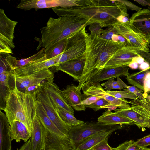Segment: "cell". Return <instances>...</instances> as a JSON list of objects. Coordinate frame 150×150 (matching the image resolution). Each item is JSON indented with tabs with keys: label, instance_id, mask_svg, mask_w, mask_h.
Listing matches in <instances>:
<instances>
[{
	"label": "cell",
	"instance_id": "obj_1",
	"mask_svg": "<svg viewBox=\"0 0 150 150\" xmlns=\"http://www.w3.org/2000/svg\"><path fill=\"white\" fill-rule=\"evenodd\" d=\"M59 17L75 16L88 20L87 26L94 23L108 27L117 21L118 18L127 13V8L117 0H91L88 5L70 8H51Z\"/></svg>",
	"mask_w": 150,
	"mask_h": 150
},
{
	"label": "cell",
	"instance_id": "obj_2",
	"mask_svg": "<svg viewBox=\"0 0 150 150\" xmlns=\"http://www.w3.org/2000/svg\"><path fill=\"white\" fill-rule=\"evenodd\" d=\"M85 64L81 77L77 86L81 91L84 83L96 69L104 68L106 63L113 55L125 46L122 43L107 40L100 36L87 33Z\"/></svg>",
	"mask_w": 150,
	"mask_h": 150
},
{
	"label": "cell",
	"instance_id": "obj_3",
	"mask_svg": "<svg viewBox=\"0 0 150 150\" xmlns=\"http://www.w3.org/2000/svg\"><path fill=\"white\" fill-rule=\"evenodd\" d=\"M14 86L8 89L4 98L5 112L10 126L15 121L24 124L32 134L33 112L37 102V93L23 92L18 88L14 81Z\"/></svg>",
	"mask_w": 150,
	"mask_h": 150
},
{
	"label": "cell",
	"instance_id": "obj_4",
	"mask_svg": "<svg viewBox=\"0 0 150 150\" xmlns=\"http://www.w3.org/2000/svg\"><path fill=\"white\" fill-rule=\"evenodd\" d=\"M88 20L75 16H65L57 18L50 17L46 26L41 28V38L38 50L41 47L47 50L59 41L87 26Z\"/></svg>",
	"mask_w": 150,
	"mask_h": 150
},
{
	"label": "cell",
	"instance_id": "obj_5",
	"mask_svg": "<svg viewBox=\"0 0 150 150\" xmlns=\"http://www.w3.org/2000/svg\"><path fill=\"white\" fill-rule=\"evenodd\" d=\"M121 125H107L98 122H86L72 127L68 137L75 150L83 141L95 134L105 131L120 129Z\"/></svg>",
	"mask_w": 150,
	"mask_h": 150
},
{
	"label": "cell",
	"instance_id": "obj_6",
	"mask_svg": "<svg viewBox=\"0 0 150 150\" xmlns=\"http://www.w3.org/2000/svg\"><path fill=\"white\" fill-rule=\"evenodd\" d=\"M85 27L74 33L66 39L64 48L62 53L58 56L56 66L85 56L87 33Z\"/></svg>",
	"mask_w": 150,
	"mask_h": 150
},
{
	"label": "cell",
	"instance_id": "obj_7",
	"mask_svg": "<svg viewBox=\"0 0 150 150\" xmlns=\"http://www.w3.org/2000/svg\"><path fill=\"white\" fill-rule=\"evenodd\" d=\"M36 100L40 103L48 117L58 129L68 137L72 127L65 122L61 118L54 102L41 83L36 94Z\"/></svg>",
	"mask_w": 150,
	"mask_h": 150
},
{
	"label": "cell",
	"instance_id": "obj_8",
	"mask_svg": "<svg viewBox=\"0 0 150 150\" xmlns=\"http://www.w3.org/2000/svg\"><path fill=\"white\" fill-rule=\"evenodd\" d=\"M18 22L8 18L4 10L0 9V50L8 52L15 47L13 42L14 29Z\"/></svg>",
	"mask_w": 150,
	"mask_h": 150
},
{
	"label": "cell",
	"instance_id": "obj_9",
	"mask_svg": "<svg viewBox=\"0 0 150 150\" xmlns=\"http://www.w3.org/2000/svg\"><path fill=\"white\" fill-rule=\"evenodd\" d=\"M81 89L83 93L86 96H93L103 98L111 105L120 109L131 108L127 100L125 99L117 98L111 95L103 88L99 83H93L88 80L83 84Z\"/></svg>",
	"mask_w": 150,
	"mask_h": 150
},
{
	"label": "cell",
	"instance_id": "obj_10",
	"mask_svg": "<svg viewBox=\"0 0 150 150\" xmlns=\"http://www.w3.org/2000/svg\"><path fill=\"white\" fill-rule=\"evenodd\" d=\"M129 25L135 32L150 44V10L143 9L133 14Z\"/></svg>",
	"mask_w": 150,
	"mask_h": 150
},
{
	"label": "cell",
	"instance_id": "obj_11",
	"mask_svg": "<svg viewBox=\"0 0 150 150\" xmlns=\"http://www.w3.org/2000/svg\"><path fill=\"white\" fill-rule=\"evenodd\" d=\"M139 48L127 44L118 50L106 63L104 68H114L127 65L133 59L140 55Z\"/></svg>",
	"mask_w": 150,
	"mask_h": 150
},
{
	"label": "cell",
	"instance_id": "obj_12",
	"mask_svg": "<svg viewBox=\"0 0 150 150\" xmlns=\"http://www.w3.org/2000/svg\"><path fill=\"white\" fill-rule=\"evenodd\" d=\"M112 25L116 29L119 34L126 40L128 44L139 48L142 51L150 52V44L132 29L129 23L117 21Z\"/></svg>",
	"mask_w": 150,
	"mask_h": 150
},
{
	"label": "cell",
	"instance_id": "obj_13",
	"mask_svg": "<svg viewBox=\"0 0 150 150\" xmlns=\"http://www.w3.org/2000/svg\"><path fill=\"white\" fill-rule=\"evenodd\" d=\"M58 56L48 59L44 56L28 64L11 71L12 76H27L42 70L56 66Z\"/></svg>",
	"mask_w": 150,
	"mask_h": 150
},
{
	"label": "cell",
	"instance_id": "obj_14",
	"mask_svg": "<svg viewBox=\"0 0 150 150\" xmlns=\"http://www.w3.org/2000/svg\"><path fill=\"white\" fill-rule=\"evenodd\" d=\"M47 132V130L36 115L35 106L33 112L32 132L30 139L31 150H45Z\"/></svg>",
	"mask_w": 150,
	"mask_h": 150
},
{
	"label": "cell",
	"instance_id": "obj_15",
	"mask_svg": "<svg viewBox=\"0 0 150 150\" xmlns=\"http://www.w3.org/2000/svg\"><path fill=\"white\" fill-rule=\"evenodd\" d=\"M129 69L127 65H124L114 68H104L99 70L96 69L88 80L93 83H99L103 80H108L122 76L126 77L129 74Z\"/></svg>",
	"mask_w": 150,
	"mask_h": 150
},
{
	"label": "cell",
	"instance_id": "obj_16",
	"mask_svg": "<svg viewBox=\"0 0 150 150\" xmlns=\"http://www.w3.org/2000/svg\"><path fill=\"white\" fill-rule=\"evenodd\" d=\"M61 93L67 103L77 111H85L86 107L82 103L86 99L74 84L67 85L65 88L60 90Z\"/></svg>",
	"mask_w": 150,
	"mask_h": 150
},
{
	"label": "cell",
	"instance_id": "obj_17",
	"mask_svg": "<svg viewBox=\"0 0 150 150\" xmlns=\"http://www.w3.org/2000/svg\"><path fill=\"white\" fill-rule=\"evenodd\" d=\"M54 76L52 71L47 68L25 76L10 77L25 89L30 86L40 84L44 81L53 79Z\"/></svg>",
	"mask_w": 150,
	"mask_h": 150
},
{
	"label": "cell",
	"instance_id": "obj_18",
	"mask_svg": "<svg viewBox=\"0 0 150 150\" xmlns=\"http://www.w3.org/2000/svg\"><path fill=\"white\" fill-rule=\"evenodd\" d=\"M85 56L81 57L59 64L54 67L56 70L61 71L79 82L83 74L85 64Z\"/></svg>",
	"mask_w": 150,
	"mask_h": 150
},
{
	"label": "cell",
	"instance_id": "obj_19",
	"mask_svg": "<svg viewBox=\"0 0 150 150\" xmlns=\"http://www.w3.org/2000/svg\"><path fill=\"white\" fill-rule=\"evenodd\" d=\"M66 7V0H21L17 8L24 10L45 8Z\"/></svg>",
	"mask_w": 150,
	"mask_h": 150
},
{
	"label": "cell",
	"instance_id": "obj_20",
	"mask_svg": "<svg viewBox=\"0 0 150 150\" xmlns=\"http://www.w3.org/2000/svg\"><path fill=\"white\" fill-rule=\"evenodd\" d=\"M53 81L52 79L44 81L41 84L55 104L74 115L73 109L66 102L61 93L60 90Z\"/></svg>",
	"mask_w": 150,
	"mask_h": 150
},
{
	"label": "cell",
	"instance_id": "obj_21",
	"mask_svg": "<svg viewBox=\"0 0 150 150\" xmlns=\"http://www.w3.org/2000/svg\"><path fill=\"white\" fill-rule=\"evenodd\" d=\"M74 149L69 137H61L47 131L46 150H69Z\"/></svg>",
	"mask_w": 150,
	"mask_h": 150
},
{
	"label": "cell",
	"instance_id": "obj_22",
	"mask_svg": "<svg viewBox=\"0 0 150 150\" xmlns=\"http://www.w3.org/2000/svg\"><path fill=\"white\" fill-rule=\"evenodd\" d=\"M10 125L5 114L0 112V150H12Z\"/></svg>",
	"mask_w": 150,
	"mask_h": 150
},
{
	"label": "cell",
	"instance_id": "obj_23",
	"mask_svg": "<svg viewBox=\"0 0 150 150\" xmlns=\"http://www.w3.org/2000/svg\"><path fill=\"white\" fill-rule=\"evenodd\" d=\"M35 109L36 114L39 120L47 131L61 137H68L58 129L48 117L40 103L37 100Z\"/></svg>",
	"mask_w": 150,
	"mask_h": 150
},
{
	"label": "cell",
	"instance_id": "obj_24",
	"mask_svg": "<svg viewBox=\"0 0 150 150\" xmlns=\"http://www.w3.org/2000/svg\"><path fill=\"white\" fill-rule=\"evenodd\" d=\"M10 133L11 141L15 140L17 142H19L21 140L27 142L32 135L26 126L18 121H14L10 126Z\"/></svg>",
	"mask_w": 150,
	"mask_h": 150
},
{
	"label": "cell",
	"instance_id": "obj_25",
	"mask_svg": "<svg viewBox=\"0 0 150 150\" xmlns=\"http://www.w3.org/2000/svg\"><path fill=\"white\" fill-rule=\"evenodd\" d=\"M97 121L107 125L129 124L133 123V121L129 118L119 115L116 112H112L108 109L98 118Z\"/></svg>",
	"mask_w": 150,
	"mask_h": 150
},
{
	"label": "cell",
	"instance_id": "obj_26",
	"mask_svg": "<svg viewBox=\"0 0 150 150\" xmlns=\"http://www.w3.org/2000/svg\"><path fill=\"white\" fill-rule=\"evenodd\" d=\"M115 131H105L95 134L82 142L76 150H91L100 142L109 137Z\"/></svg>",
	"mask_w": 150,
	"mask_h": 150
},
{
	"label": "cell",
	"instance_id": "obj_27",
	"mask_svg": "<svg viewBox=\"0 0 150 150\" xmlns=\"http://www.w3.org/2000/svg\"><path fill=\"white\" fill-rule=\"evenodd\" d=\"M117 114L132 120L133 123L139 128H144L143 118L139 114L131 108L128 109H116L115 110Z\"/></svg>",
	"mask_w": 150,
	"mask_h": 150
},
{
	"label": "cell",
	"instance_id": "obj_28",
	"mask_svg": "<svg viewBox=\"0 0 150 150\" xmlns=\"http://www.w3.org/2000/svg\"><path fill=\"white\" fill-rule=\"evenodd\" d=\"M17 58L10 54L0 53V74L4 72H11L14 70Z\"/></svg>",
	"mask_w": 150,
	"mask_h": 150
},
{
	"label": "cell",
	"instance_id": "obj_29",
	"mask_svg": "<svg viewBox=\"0 0 150 150\" xmlns=\"http://www.w3.org/2000/svg\"><path fill=\"white\" fill-rule=\"evenodd\" d=\"M150 69L129 74L126 77L128 84L144 91V81L145 75L149 71Z\"/></svg>",
	"mask_w": 150,
	"mask_h": 150
},
{
	"label": "cell",
	"instance_id": "obj_30",
	"mask_svg": "<svg viewBox=\"0 0 150 150\" xmlns=\"http://www.w3.org/2000/svg\"><path fill=\"white\" fill-rule=\"evenodd\" d=\"M54 103L60 117L66 123L73 127L84 122L83 121L77 119L74 116V115L69 113L54 102Z\"/></svg>",
	"mask_w": 150,
	"mask_h": 150
},
{
	"label": "cell",
	"instance_id": "obj_31",
	"mask_svg": "<svg viewBox=\"0 0 150 150\" xmlns=\"http://www.w3.org/2000/svg\"><path fill=\"white\" fill-rule=\"evenodd\" d=\"M66 44V39L56 43L49 48L45 50V54L49 59L61 54L63 52Z\"/></svg>",
	"mask_w": 150,
	"mask_h": 150
},
{
	"label": "cell",
	"instance_id": "obj_32",
	"mask_svg": "<svg viewBox=\"0 0 150 150\" xmlns=\"http://www.w3.org/2000/svg\"><path fill=\"white\" fill-rule=\"evenodd\" d=\"M45 49L43 48L37 53L29 57L21 59L19 60H17L15 64L14 70L25 66L43 57L45 55Z\"/></svg>",
	"mask_w": 150,
	"mask_h": 150
},
{
	"label": "cell",
	"instance_id": "obj_33",
	"mask_svg": "<svg viewBox=\"0 0 150 150\" xmlns=\"http://www.w3.org/2000/svg\"><path fill=\"white\" fill-rule=\"evenodd\" d=\"M117 78L116 81L114 79H111L103 83L101 85L105 87L104 90L108 91H110L113 89L121 90L124 88L127 89L128 86L124 83L119 77Z\"/></svg>",
	"mask_w": 150,
	"mask_h": 150
},
{
	"label": "cell",
	"instance_id": "obj_34",
	"mask_svg": "<svg viewBox=\"0 0 150 150\" xmlns=\"http://www.w3.org/2000/svg\"><path fill=\"white\" fill-rule=\"evenodd\" d=\"M85 107L92 108L95 112L105 108L111 111L115 110L117 108L111 105L107 101L102 98H100L92 104L85 105Z\"/></svg>",
	"mask_w": 150,
	"mask_h": 150
},
{
	"label": "cell",
	"instance_id": "obj_35",
	"mask_svg": "<svg viewBox=\"0 0 150 150\" xmlns=\"http://www.w3.org/2000/svg\"><path fill=\"white\" fill-rule=\"evenodd\" d=\"M108 93L112 96L120 99L128 98L136 100L138 98L137 97L134 93L125 89L123 91H108L105 90Z\"/></svg>",
	"mask_w": 150,
	"mask_h": 150
},
{
	"label": "cell",
	"instance_id": "obj_36",
	"mask_svg": "<svg viewBox=\"0 0 150 150\" xmlns=\"http://www.w3.org/2000/svg\"><path fill=\"white\" fill-rule=\"evenodd\" d=\"M144 148L139 146L136 145L135 142L130 140L126 141L117 147L113 148L114 150H142Z\"/></svg>",
	"mask_w": 150,
	"mask_h": 150
},
{
	"label": "cell",
	"instance_id": "obj_37",
	"mask_svg": "<svg viewBox=\"0 0 150 150\" xmlns=\"http://www.w3.org/2000/svg\"><path fill=\"white\" fill-rule=\"evenodd\" d=\"M119 34L116 29L112 25L107 27L105 30H102L100 36L103 38L107 40H111L112 36L114 35Z\"/></svg>",
	"mask_w": 150,
	"mask_h": 150
},
{
	"label": "cell",
	"instance_id": "obj_38",
	"mask_svg": "<svg viewBox=\"0 0 150 150\" xmlns=\"http://www.w3.org/2000/svg\"><path fill=\"white\" fill-rule=\"evenodd\" d=\"M109 137L102 140L91 148V150H114L113 148L109 146L108 140Z\"/></svg>",
	"mask_w": 150,
	"mask_h": 150
},
{
	"label": "cell",
	"instance_id": "obj_39",
	"mask_svg": "<svg viewBox=\"0 0 150 150\" xmlns=\"http://www.w3.org/2000/svg\"><path fill=\"white\" fill-rule=\"evenodd\" d=\"M89 25V29L91 31V34L98 36L101 35L102 27L100 23H94L91 24Z\"/></svg>",
	"mask_w": 150,
	"mask_h": 150
},
{
	"label": "cell",
	"instance_id": "obj_40",
	"mask_svg": "<svg viewBox=\"0 0 150 150\" xmlns=\"http://www.w3.org/2000/svg\"><path fill=\"white\" fill-rule=\"evenodd\" d=\"M11 76L10 72H4L0 75V84L10 89L9 84V79Z\"/></svg>",
	"mask_w": 150,
	"mask_h": 150
},
{
	"label": "cell",
	"instance_id": "obj_41",
	"mask_svg": "<svg viewBox=\"0 0 150 150\" xmlns=\"http://www.w3.org/2000/svg\"><path fill=\"white\" fill-rule=\"evenodd\" d=\"M117 1L123 4L127 8L129 9L135 10L137 12L141 10V8L127 0H117Z\"/></svg>",
	"mask_w": 150,
	"mask_h": 150
},
{
	"label": "cell",
	"instance_id": "obj_42",
	"mask_svg": "<svg viewBox=\"0 0 150 150\" xmlns=\"http://www.w3.org/2000/svg\"><path fill=\"white\" fill-rule=\"evenodd\" d=\"M139 146L144 148L150 145V134L145 136L135 142Z\"/></svg>",
	"mask_w": 150,
	"mask_h": 150
},
{
	"label": "cell",
	"instance_id": "obj_43",
	"mask_svg": "<svg viewBox=\"0 0 150 150\" xmlns=\"http://www.w3.org/2000/svg\"><path fill=\"white\" fill-rule=\"evenodd\" d=\"M144 93L143 96L148 93L150 91V69L149 71L146 74L144 81Z\"/></svg>",
	"mask_w": 150,
	"mask_h": 150
},
{
	"label": "cell",
	"instance_id": "obj_44",
	"mask_svg": "<svg viewBox=\"0 0 150 150\" xmlns=\"http://www.w3.org/2000/svg\"><path fill=\"white\" fill-rule=\"evenodd\" d=\"M127 89L136 95L139 100H142L145 99L143 96L142 93L138 89V88L132 86H128Z\"/></svg>",
	"mask_w": 150,
	"mask_h": 150
},
{
	"label": "cell",
	"instance_id": "obj_45",
	"mask_svg": "<svg viewBox=\"0 0 150 150\" xmlns=\"http://www.w3.org/2000/svg\"><path fill=\"white\" fill-rule=\"evenodd\" d=\"M111 40L113 41L119 42L125 46L128 44L126 40L120 34L114 35L112 37Z\"/></svg>",
	"mask_w": 150,
	"mask_h": 150
},
{
	"label": "cell",
	"instance_id": "obj_46",
	"mask_svg": "<svg viewBox=\"0 0 150 150\" xmlns=\"http://www.w3.org/2000/svg\"><path fill=\"white\" fill-rule=\"evenodd\" d=\"M130 18L127 13H124L120 15L117 18V21L120 22L129 23Z\"/></svg>",
	"mask_w": 150,
	"mask_h": 150
},
{
	"label": "cell",
	"instance_id": "obj_47",
	"mask_svg": "<svg viewBox=\"0 0 150 150\" xmlns=\"http://www.w3.org/2000/svg\"><path fill=\"white\" fill-rule=\"evenodd\" d=\"M86 99H85L82 102V103L84 105H88L96 102L100 98L93 96H90Z\"/></svg>",
	"mask_w": 150,
	"mask_h": 150
},
{
	"label": "cell",
	"instance_id": "obj_48",
	"mask_svg": "<svg viewBox=\"0 0 150 150\" xmlns=\"http://www.w3.org/2000/svg\"><path fill=\"white\" fill-rule=\"evenodd\" d=\"M40 85L41 84L30 86L25 89V92L29 93H37L38 91Z\"/></svg>",
	"mask_w": 150,
	"mask_h": 150
},
{
	"label": "cell",
	"instance_id": "obj_49",
	"mask_svg": "<svg viewBox=\"0 0 150 150\" xmlns=\"http://www.w3.org/2000/svg\"><path fill=\"white\" fill-rule=\"evenodd\" d=\"M140 55L144 58L145 62H148L150 65V53L141 51Z\"/></svg>",
	"mask_w": 150,
	"mask_h": 150
},
{
	"label": "cell",
	"instance_id": "obj_50",
	"mask_svg": "<svg viewBox=\"0 0 150 150\" xmlns=\"http://www.w3.org/2000/svg\"><path fill=\"white\" fill-rule=\"evenodd\" d=\"M31 139L26 142L20 148L19 150H31Z\"/></svg>",
	"mask_w": 150,
	"mask_h": 150
},
{
	"label": "cell",
	"instance_id": "obj_51",
	"mask_svg": "<svg viewBox=\"0 0 150 150\" xmlns=\"http://www.w3.org/2000/svg\"><path fill=\"white\" fill-rule=\"evenodd\" d=\"M139 68L141 71L146 70L150 68V65L145 61L140 65Z\"/></svg>",
	"mask_w": 150,
	"mask_h": 150
},
{
	"label": "cell",
	"instance_id": "obj_52",
	"mask_svg": "<svg viewBox=\"0 0 150 150\" xmlns=\"http://www.w3.org/2000/svg\"><path fill=\"white\" fill-rule=\"evenodd\" d=\"M144 61V58L140 55L134 58L132 60V62H135L138 64H141L143 63Z\"/></svg>",
	"mask_w": 150,
	"mask_h": 150
},
{
	"label": "cell",
	"instance_id": "obj_53",
	"mask_svg": "<svg viewBox=\"0 0 150 150\" xmlns=\"http://www.w3.org/2000/svg\"><path fill=\"white\" fill-rule=\"evenodd\" d=\"M134 1L143 6H148V7L150 6V3L147 0H134Z\"/></svg>",
	"mask_w": 150,
	"mask_h": 150
},
{
	"label": "cell",
	"instance_id": "obj_54",
	"mask_svg": "<svg viewBox=\"0 0 150 150\" xmlns=\"http://www.w3.org/2000/svg\"><path fill=\"white\" fill-rule=\"evenodd\" d=\"M127 66L132 69H136L138 67V64L135 62H132Z\"/></svg>",
	"mask_w": 150,
	"mask_h": 150
},
{
	"label": "cell",
	"instance_id": "obj_55",
	"mask_svg": "<svg viewBox=\"0 0 150 150\" xmlns=\"http://www.w3.org/2000/svg\"><path fill=\"white\" fill-rule=\"evenodd\" d=\"M142 150H150V148L145 147Z\"/></svg>",
	"mask_w": 150,
	"mask_h": 150
},
{
	"label": "cell",
	"instance_id": "obj_56",
	"mask_svg": "<svg viewBox=\"0 0 150 150\" xmlns=\"http://www.w3.org/2000/svg\"><path fill=\"white\" fill-rule=\"evenodd\" d=\"M150 3V0H147ZM148 8L150 10V6L148 7Z\"/></svg>",
	"mask_w": 150,
	"mask_h": 150
},
{
	"label": "cell",
	"instance_id": "obj_57",
	"mask_svg": "<svg viewBox=\"0 0 150 150\" xmlns=\"http://www.w3.org/2000/svg\"><path fill=\"white\" fill-rule=\"evenodd\" d=\"M76 150L75 149H70V150Z\"/></svg>",
	"mask_w": 150,
	"mask_h": 150
},
{
	"label": "cell",
	"instance_id": "obj_58",
	"mask_svg": "<svg viewBox=\"0 0 150 150\" xmlns=\"http://www.w3.org/2000/svg\"><path fill=\"white\" fill-rule=\"evenodd\" d=\"M149 92H150V91H149Z\"/></svg>",
	"mask_w": 150,
	"mask_h": 150
},
{
	"label": "cell",
	"instance_id": "obj_59",
	"mask_svg": "<svg viewBox=\"0 0 150 150\" xmlns=\"http://www.w3.org/2000/svg\"><path fill=\"white\" fill-rule=\"evenodd\" d=\"M149 145L150 146V145Z\"/></svg>",
	"mask_w": 150,
	"mask_h": 150
},
{
	"label": "cell",
	"instance_id": "obj_60",
	"mask_svg": "<svg viewBox=\"0 0 150 150\" xmlns=\"http://www.w3.org/2000/svg\"></svg>",
	"mask_w": 150,
	"mask_h": 150
}]
</instances>
